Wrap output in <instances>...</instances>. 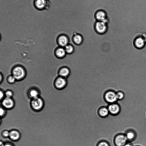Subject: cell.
Here are the masks:
<instances>
[{
    "instance_id": "cell-1",
    "label": "cell",
    "mask_w": 146,
    "mask_h": 146,
    "mask_svg": "<svg viewBox=\"0 0 146 146\" xmlns=\"http://www.w3.org/2000/svg\"><path fill=\"white\" fill-rule=\"evenodd\" d=\"M33 4L36 10L42 11L49 9L51 2L50 0H33Z\"/></svg>"
},
{
    "instance_id": "cell-2",
    "label": "cell",
    "mask_w": 146,
    "mask_h": 146,
    "mask_svg": "<svg viewBox=\"0 0 146 146\" xmlns=\"http://www.w3.org/2000/svg\"><path fill=\"white\" fill-rule=\"evenodd\" d=\"M124 133H120L117 135L114 139L115 146H124L128 142Z\"/></svg>"
},
{
    "instance_id": "cell-3",
    "label": "cell",
    "mask_w": 146,
    "mask_h": 146,
    "mask_svg": "<svg viewBox=\"0 0 146 146\" xmlns=\"http://www.w3.org/2000/svg\"><path fill=\"white\" fill-rule=\"evenodd\" d=\"M95 17L97 21L103 22L108 24L109 22V19L106 13L103 10H100L97 11Z\"/></svg>"
},
{
    "instance_id": "cell-4",
    "label": "cell",
    "mask_w": 146,
    "mask_h": 146,
    "mask_svg": "<svg viewBox=\"0 0 146 146\" xmlns=\"http://www.w3.org/2000/svg\"><path fill=\"white\" fill-rule=\"evenodd\" d=\"M107 108L110 114L113 115H118L122 111L120 105L117 102L109 104Z\"/></svg>"
},
{
    "instance_id": "cell-5",
    "label": "cell",
    "mask_w": 146,
    "mask_h": 146,
    "mask_svg": "<svg viewBox=\"0 0 146 146\" xmlns=\"http://www.w3.org/2000/svg\"><path fill=\"white\" fill-rule=\"evenodd\" d=\"M106 101L109 104L116 103L118 101L116 92L111 90L107 92L104 96Z\"/></svg>"
},
{
    "instance_id": "cell-6",
    "label": "cell",
    "mask_w": 146,
    "mask_h": 146,
    "mask_svg": "<svg viewBox=\"0 0 146 146\" xmlns=\"http://www.w3.org/2000/svg\"><path fill=\"white\" fill-rule=\"evenodd\" d=\"M96 31L98 33L103 34L105 33L108 29V24L102 21H97L95 25Z\"/></svg>"
},
{
    "instance_id": "cell-7",
    "label": "cell",
    "mask_w": 146,
    "mask_h": 146,
    "mask_svg": "<svg viewBox=\"0 0 146 146\" xmlns=\"http://www.w3.org/2000/svg\"><path fill=\"white\" fill-rule=\"evenodd\" d=\"M124 133L128 141L132 142L135 140L137 138V133L133 129H127L125 131Z\"/></svg>"
},
{
    "instance_id": "cell-8",
    "label": "cell",
    "mask_w": 146,
    "mask_h": 146,
    "mask_svg": "<svg viewBox=\"0 0 146 146\" xmlns=\"http://www.w3.org/2000/svg\"><path fill=\"white\" fill-rule=\"evenodd\" d=\"M32 107L35 110H40L43 106L42 100L38 97L33 98L31 102Z\"/></svg>"
},
{
    "instance_id": "cell-9",
    "label": "cell",
    "mask_w": 146,
    "mask_h": 146,
    "mask_svg": "<svg viewBox=\"0 0 146 146\" xmlns=\"http://www.w3.org/2000/svg\"><path fill=\"white\" fill-rule=\"evenodd\" d=\"M25 72L21 67L15 68L13 70V76L16 79L19 80L22 78L25 75Z\"/></svg>"
},
{
    "instance_id": "cell-10",
    "label": "cell",
    "mask_w": 146,
    "mask_h": 146,
    "mask_svg": "<svg viewBox=\"0 0 146 146\" xmlns=\"http://www.w3.org/2000/svg\"><path fill=\"white\" fill-rule=\"evenodd\" d=\"M67 84V80L66 78L60 77L58 78L56 80L55 85L57 88L61 90L65 88Z\"/></svg>"
},
{
    "instance_id": "cell-11",
    "label": "cell",
    "mask_w": 146,
    "mask_h": 146,
    "mask_svg": "<svg viewBox=\"0 0 146 146\" xmlns=\"http://www.w3.org/2000/svg\"><path fill=\"white\" fill-rule=\"evenodd\" d=\"M2 104L5 108L9 109L12 108L14 106V101L11 98L6 97L3 100Z\"/></svg>"
},
{
    "instance_id": "cell-12",
    "label": "cell",
    "mask_w": 146,
    "mask_h": 146,
    "mask_svg": "<svg viewBox=\"0 0 146 146\" xmlns=\"http://www.w3.org/2000/svg\"><path fill=\"white\" fill-rule=\"evenodd\" d=\"M58 42L61 46L65 47L69 44V41L68 38L66 35L62 34L59 37Z\"/></svg>"
},
{
    "instance_id": "cell-13",
    "label": "cell",
    "mask_w": 146,
    "mask_h": 146,
    "mask_svg": "<svg viewBox=\"0 0 146 146\" xmlns=\"http://www.w3.org/2000/svg\"><path fill=\"white\" fill-rule=\"evenodd\" d=\"M145 42L144 38L141 36L137 37L134 41L135 46L138 48H141L145 45Z\"/></svg>"
},
{
    "instance_id": "cell-14",
    "label": "cell",
    "mask_w": 146,
    "mask_h": 146,
    "mask_svg": "<svg viewBox=\"0 0 146 146\" xmlns=\"http://www.w3.org/2000/svg\"><path fill=\"white\" fill-rule=\"evenodd\" d=\"M98 114L101 117H105L108 116L110 113L107 107H102L99 110Z\"/></svg>"
},
{
    "instance_id": "cell-15",
    "label": "cell",
    "mask_w": 146,
    "mask_h": 146,
    "mask_svg": "<svg viewBox=\"0 0 146 146\" xmlns=\"http://www.w3.org/2000/svg\"><path fill=\"white\" fill-rule=\"evenodd\" d=\"M70 69L66 67H62L60 70L59 74L60 77L66 78L70 75Z\"/></svg>"
},
{
    "instance_id": "cell-16",
    "label": "cell",
    "mask_w": 146,
    "mask_h": 146,
    "mask_svg": "<svg viewBox=\"0 0 146 146\" xmlns=\"http://www.w3.org/2000/svg\"><path fill=\"white\" fill-rule=\"evenodd\" d=\"M9 137L12 140L17 141L19 139L20 134L18 131L13 130L10 132Z\"/></svg>"
},
{
    "instance_id": "cell-17",
    "label": "cell",
    "mask_w": 146,
    "mask_h": 146,
    "mask_svg": "<svg viewBox=\"0 0 146 146\" xmlns=\"http://www.w3.org/2000/svg\"><path fill=\"white\" fill-rule=\"evenodd\" d=\"M74 42L76 44L79 45L82 42L83 38L82 36L77 33H75L73 38Z\"/></svg>"
},
{
    "instance_id": "cell-18",
    "label": "cell",
    "mask_w": 146,
    "mask_h": 146,
    "mask_svg": "<svg viewBox=\"0 0 146 146\" xmlns=\"http://www.w3.org/2000/svg\"><path fill=\"white\" fill-rule=\"evenodd\" d=\"M56 52L57 56L61 58H64L67 54L65 49L62 47L58 48Z\"/></svg>"
},
{
    "instance_id": "cell-19",
    "label": "cell",
    "mask_w": 146,
    "mask_h": 146,
    "mask_svg": "<svg viewBox=\"0 0 146 146\" xmlns=\"http://www.w3.org/2000/svg\"><path fill=\"white\" fill-rule=\"evenodd\" d=\"M116 94L118 101H122L125 97V94L123 91H119L116 92Z\"/></svg>"
},
{
    "instance_id": "cell-20",
    "label": "cell",
    "mask_w": 146,
    "mask_h": 146,
    "mask_svg": "<svg viewBox=\"0 0 146 146\" xmlns=\"http://www.w3.org/2000/svg\"><path fill=\"white\" fill-rule=\"evenodd\" d=\"M65 49L67 54H71L72 53L74 50L73 46L69 44L66 46L65 47Z\"/></svg>"
},
{
    "instance_id": "cell-21",
    "label": "cell",
    "mask_w": 146,
    "mask_h": 146,
    "mask_svg": "<svg viewBox=\"0 0 146 146\" xmlns=\"http://www.w3.org/2000/svg\"><path fill=\"white\" fill-rule=\"evenodd\" d=\"M96 146H111L110 143L107 141L102 140L98 143Z\"/></svg>"
},
{
    "instance_id": "cell-22",
    "label": "cell",
    "mask_w": 146,
    "mask_h": 146,
    "mask_svg": "<svg viewBox=\"0 0 146 146\" xmlns=\"http://www.w3.org/2000/svg\"><path fill=\"white\" fill-rule=\"evenodd\" d=\"M30 95L33 98H35L38 97V92L35 90H33L31 91Z\"/></svg>"
},
{
    "instance_id": "cell-23",
    "label": "cell",
    "mask_w": 146,
    "mask_h": 146,
    "mask_svg": "<svg viewBox=\"0 0 146 146\" xmlns=\"http://www.w3.org/2000/svg\"><path fill=\"white\" fill-rule=\"evenodd\" d=\"M12 92L10 91H8L5 93V95L6 97L8 98H11L13 96Z\"/></svg>"
},
{
    "instance_id": "cell-24",
    "label": "cell",
    "mask_w": 146,
    "mask_h": 146,
    "mask_svg": "<svg viewBox=\"0 0 146 146\" xmlns=\"http://www.w3.org/2000/svg\"><path fill=\"white\" fill-rule=\"evenodd\" d=\"M15 78L13 76H10L8 79L9 82L11 83H13L14 82L15 80Z\"/></svg>"
},
{
    "instance_id": "cell-25",
    "label": "cell",
    "mask_w": 146,
    "mask_h": 146,
    "mask_svg": "<svg viewBox=\"0 0 146 146\" xmlns=\"http://www.w3.org/2000/svg\"><path fill=\"white\" fill-rule=\"evenodd\" d=\"M10 132L7 131H5L3 133V135L5 137H7L9 136Z\"/></svg>"
},
{
    "instance_id": "cell-26",
    "label": "cell",
    "mask_w": 146,
    "mask_h": 146,
    "mask_svg": "<svg viewBox=\"0 0 146 146\" xmlns=\"http://www.w3.org/2000/svg\"><path fill=\"white\" fill-rule=\"evenodd\" d=\"M0 115L1 116H3L5 114V111L3 108H1L0 110Z\"/></svg>"
},
{
    "instance_id": "cell-27",
    "label": "cell",
    "mask_w": 146,
    "mask_h": 146,
    "mask_svg": "<svg viewBox=\"0 0 146 146\" xmlns=\"http://www.w3.org/2000/svg\"><path fill=\"white\" fill-rule=\"evenodd\" d=\"M131 142L128 141L124 146H133Z\"/></svg>"
},
{
    "instance_id": "cell-28",
    "label": "cell",
    "mask_w": 146,
    "mask_h": 146,
    "mask_svg": "<svg viewBox=\"0 0 146 146\" xmlns=\"http://www.w3.org/2000/svg\"><path fill=\"white\" fill-rule=\"evenodd\" d=\"M0 100H1L4 96V94L3 92L1 91L0 92Z\"/></svg>"
},
{
    "instance_id": "cell-29",
    "label": "cell",
    "mask_w": 146,
    "mask_h": 146,
    "mask_svg": "<svg viewBox=\"0 0 146 146\" xmlns=\"http://www.w3.org/2000/svg\"><path fill=\"white\" fill-rule=\"evenodd\" d=\"M4 146H13L12 145L9 144L7 143L5 144H4Z\"/></svg>"
},
{
    "instance_id": "cell-30",
    "label": "cell",
    "mask_w": 146,
    "mask_h": 146,
    "mask_svg": "<svg viewBox=\"0 0 146 146\" xmlns=\"http://www.w3.org/2000/svg\"><path fill=\"white\" fill-rule=\"evenodd\" d=\"M4 144L1 141L0 142V146H4Z\"/></svg>"
},
{
    "instance_id": "cell-31",
    "label": "cell",
    "mask_w": 146,
    "mask_h": 146,
    "mask_svg": "<svg viewBox=\"0 0 146 146\" xmlns=\"http://www.w3.org/2000/svg\"><path fill=\"white\" fill-rule=\"evenodd\" d=\"M139 146V145H137V146Z\"/></svg>"
}]
</instances>
